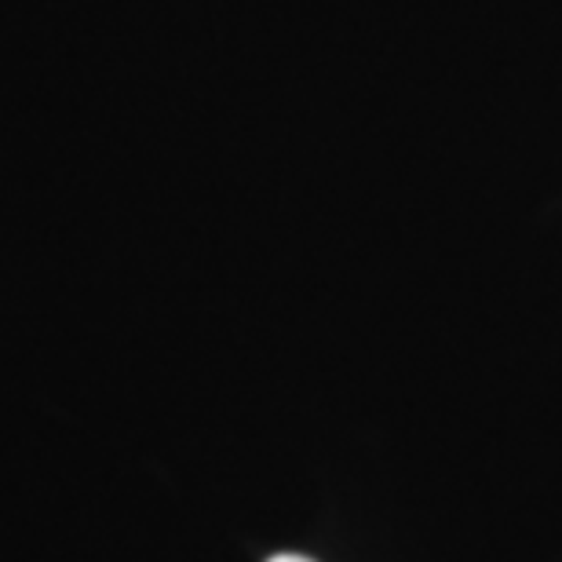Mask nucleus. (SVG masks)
Returning <instances> with one entry per match:
<instances>
[{
    "label": "nucleus",
    "mask_w": 562,
    "mask_h": 562,
    "mask_svg": "<svg viewBox=\"0 0 562 562\" xmlns=\"http://www.w3.org/2000/svg\"><path fill=\"white\" fill-rule=\"evenodd\" d=\"M271 562H311V559H303V555H274Z\"/></svg>",
    "instance_id": "obj_1"
}]
</instances>
